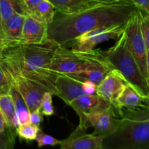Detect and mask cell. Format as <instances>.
<instances>
[{
    "label": "cell",
    "mask_w": 149,
    "mask_h": 149,
    "mask_svg": "<svg viewBox=\"0 0 149 149\" xmlns=\"http://www.w3.org/2000/svg\"><path fill=\"white\" fill-rule=\"evenodd\" d=\"M4 47V37H3V35L1 31H0V52L2 50L3 48Z\"/></svg>",
    "instance_id": "cell-33"
},
{
    "label": "cell",
    "mask_w": 149,
    "mask_h": 149,
    "mask_svg": "<svg viewBox=\"0 0 149 149\" xmlns=\"http://www.w3.org/2000/svg\"><path fill=\"white\" fill-rule=\"evenodd\" d=\"M97 84L90 80H84L82 82V88L84 94H95L97 90Z\"/></svg>",
    "instance_id": "cell-29"
},
{
    "label": "cell",
    "mask_w": 149,
    "mask_h": 149,
    "mask_svg": "<svg viewBox=\"0 0 149 149\" xmlns=\"http://www.w3.org/2000/svg\"><path fill=\"white\" fill-rule=\"evenodd\" d=\"M122 114V107L116 103H110L109 106L87 115V126L93 128L94 135L104 138L116 130L121 122Z\"/></svg>",
    "instance_id": "cell-7"
},
{
    "label": "cell",
    "mask_w": 149,
    "mask_h": 149,
    "mask_svg": "<svg viewBox=\"0 0 149 149\" xmlns=\"http://www.w3.org/2000/svg\"><path fill=\"white\" fill-rule=\"evenodd\" d=\"M27 15L16 14L9 19L2 30L4 47L20 42L25 18Z\"/></svg>",
    "instance_id": "cell-17"
},
{
    "label": "cell",
    "mask_w": 149,
    "mask_h": 149,
    "mask_svg": "<svg viewBox=\"0 0 149 149\" xmlns=\"http://www.w3.org/2000/svg\"><path fill=\"white\" fill-rule=\"evenodd\" d=\"M55 7L49 0H42L29 13V15L32 16L39 21L49 25L55 17Z\"/></svg>",
    "instance_id": "cell-21"
},
{
    "label": "cell",
    "mask_w": 149,
    "mask_h": 149,
    "mask_svg": "<svg viewBox=\"0 0 149 149\" xmlns=\"http://www.w3.org/2000/svg\"><path fill=\"white\" fill-rule=\"evenodd\" d=\"M35 141L37 143V146L39 148H41L42 146H55L60 145L61 143V141L57 140L54 137L51 135L45 134L42 132V130L39 132L37 134Z\"/></svg>",
    "instance_id": "cell-25"
},
{
    "label": "cell",
    "mask_w": 149,
    "mask_h": 149,
    "mask_svg": "<svg viewBox=\"0 0 149 149\" xmlns=\"http://www.w3.org/2000/svg\"><path fill=\"white\" fill-rule=\"evenodd\" d=\"M0 31H1V20H0ZM1 33H2V31H1Z\"/></svg>",
    "instance_id": "cell-36"
},
{
    "label": "cell",
    "mask_w": 149,
    "mask_h": 149,
    "mask_svg": "<svg viewBox=\"0 0 149 149\" xmlns=\"http://www.w3.org/2000/svg\"><path fill=\"white\" fill-rule=\"evenodd\" d=\"M146 61H147V69H148V81L149 84V49L147 48V56H146Z\"/></svg>",
    "instance_id": "cell-34"
},
{
    "label": "cell",
    "mask_w": 149,
    "mask_h": 149,
    "mask_svg": "<svg viewBox=\"0 0 149 149\" xmlns=\"http://www.w3.org/2000/svg\"><path fill=\"white\" fill-rule=\"evenodd\" d=\"M125 25L99 28L84 33L76 39L69 47L75 52H90L97 45L109 40H116L125 31Z\"/></svg>",
    "instance_id": "cell-8"
},
{
    "label": "cell",
    "mask_w": 149,
    "mask_h": 149,
    "mask_svg": "<svg viewBox=\"0 0 149 149\" xmlns=\"http://www.w3.org/2000/svg\"><path fill=\"white\" fill-rule=\"evenodd\" d=\"M29 119H30L31 123H33L34 125L40 126L41 123L44 120V115L41 112L40 109H38L30 112V117H29Z\"/></svg>",
    "instance_id": "cell-28"
},
{
    "label": "cell",
    "mask_w": 149,
    "mask_h": 149,
    "mask_svg": "<svg viewBox=\"0 0 149 149\" xmlns=\"http://www.w3.org/2000/svg\"><path fill=\"white\" fill-rule=\"evenodd\" d=\"M10 77L24 98L30 112L39 109L42 96L47 90L25 77L20 76H10Z\"/></svg>",
    "instance_id": "cell-10"
},
{
    "label": "cell",
    "mask_w": 149,
    "mask_h": 149,
    "mask_svg": "<svg viewBox=\"0 0 149 149\" xmlns=\"http://www.w3.org/2000/svg\"><path fill=\"white\" fill-rule=\"evenodd\" d=\"M130 1H132L137 6L138 10L143 12L149 16V0H130Z\"/></svg>",
    "instance_id": "cell-30"
},
{
    "label": "cell",
    "mask_w": 149,
    "mask_h": 149,
    "mask_svg": "<svg viewBox=\"0 0 149 149\" xmlns=\"http://www.w3.org/2000/svg\"><path fill=\"white\" fill-rule=\"evenodd\" d=\"M58 13L74 14L111 1L103 0H49Z\"/></svg>",
    "instance_id": "cell-15"
},
{
    "label": "cell",
    "mask_w": 149,
    "mask_h": 149,
    "mask_svg": "<svg viewBox=\"0 0 149 149\" xmlns=\"http://www.w3.org/2000/svg\"><path fill=\"white\" fill-rule=\"evenodd\" d=\"M47 24L27 15L25 18L20 42L39 44L47 39Z\"/></svg>",
    "instance_id": "cell-14"
},
{
    "label": "cell",
    "mask_w": 149,
    "mask_h": 149,
    "mask_svg": "<svg viewBox=\"0 0 149 149\" xmlns=\"http://www.w3.org/2000/svg\"><path fill=\"white\" fill-rule=\"evenodd\" d=\"M40 130V127L39 125L29 122L24 125H19L16 128L15 132L16 135L18 136L20 139L29 142V141H35L37 134Z\"/></svg>",
    "instance_id": "cell-22"
},
{
    "label": "cell",
    "mask_w": 149,
    "mask_h": 149,
    "mask_svg": "<svg viewBox=\"0 0 149 149\" xmlns=\"http://www.w3.org/2000/svg\"><path fill=\"white\" fill-rule=\"evenodd\" d=\"M58 46L49 39L39 44L8 45L0 52V65L8 75L32 80L56 95L55 81L58 74L52 72L49 66Z\"/></svg>",
    "instance_id": "cell-2"
},
{
    "label": "cell",
    "mask_w": 149,
    "mask_h": 149,
    "mask_svg": "<svg viewBox=\"0 0 149 149\" xmlns=\"http://www.w3.org/2000/svg\"><path fill=\"white\" fill-rule=\"evenodd\" d=\"M110 103L111 102L107 101L97 95L96 93L93 95H81L75 99L69 106L72 107L79 118V124L77 127L87 130L88 129L87 115L94 111L109 106Z\"/></svg>",
    "instance_id": "cell-9"
},
{
    "label": "cell",
    "mask_w": 149,
    "mask_h": 149,
    "mask_svg": "<svg viewBox=\"0 0 149 149\" xmlns=\"http://www.w3.org/2000/svg\"><path fill=\"white\" fill-rule=\"evenodd\" d=\"M116 103L120 107L126 109L149 108V97L141 94L136 88L127 83L118 97Z\"/></svg>",
    "instance_id": "cell-16"
},
{
    "label": "cell",
    "mask_w": 149,
    "mask_h": 149,
    "mask_svg": "<svg viewBox=\"0 0 149 149\" xmlns=\"http://www.w3.org/2000/svg\"><path fill=\"white\" fill-rule=\"evenodd\" d=\"M42 0H24V2L27 7L28 10H29V14L31 10H33L39 3H40Z\"/></svg>",
    "instance_id": "cell-31"
},
{
    "label": "cell",
    "mask_w": 149,
    "mask_h": 149,
    "mask_svg": "<svg viewBox=\"0 0 149 149\" xmlns=\"http://www.w3.org/2000/svg\"><path fill=\"white\" fill-rule=\"evenodd\" d=\"M77 127L66 139L61 141V149H103V137L86 133Z\"/></svg>",
    "instance_id": "cell-13"
},
{
    "label": "cell",
    "mask_w": 149,
    "mask_h": 149,
    "mask_svg": "<svg viewBox=\"0 0 149 149\" xmlns=\"http://www.w3.org/2000/svg\"><path fill=\"white\" fill-rule=\"evenodd\" d=\"M138 11H139L141 32H142L147 48L149 49V16L140 10H138Z\"/></svg>",
    "instance_id": "cell-26"
},
{
    "label": "cell",
    "mask_w": 149,
    "mask_h": 149,
    "mask_svg": "<svg viewBox=\"0 0 149 149\" xmlns=\"http://www.w3.org/2000/svg\"><path fill=\"white\" fill-rule=\"evenodd\" d=\"M103 53L112 67L122 74L127 82L133 86L141 94L149 97V84L130 52L125 31L122 36L116 39L114 45L103 51Z\"/></svg>",
    "instance_id": "cell-4"
},
{
    "label": "cell",
    "mask_w": 149,
    "mask_h": 149,
    "mask_svg": "<svg viewBox=\"0 0 149 149\" xmlns=\"http://www.w3.org/2000/svg\"><path fill=\"white\" fill-rule=\"evenodd\" d=\"M82 82V80L72 76L58 74L55 81L56 95L69 106L75 99L84 94Z\"/></svg>",
    "instance_id": "cell-12"
},
{
    "label": "cell",
    "mask_w": 149,
    "mask_h": 149,
    "mask_svg": "<svg viewBox=\"0 0 149 149\" xmlns=\"http://www.w3.org/2000/svg\"><path fill=\"white\" fill-rule=\"evenodd\" d=\"M116 130L103 138V149H149V108H122Z\"/></svg>",
    "instance_id": "cell-3"
},
{
    "label": "cell",
    "mask_w": 149,
    "mask_h": 149,
    "mask_svg": "<svg viewBox=\"0 0 149 149\" xmlns=\"http://www.w3.org/2000/svg\"><path fill=\"white\" fill-rule=\"evenodd\" d=\"M16 14L29 15V10L24 0H0L1 31L7 20Z\"/></svg>",
    "instance_id": "cell-18"
},
{
    "label": "cell",
    "mask_w": 149,
    "mask_h": 149,
    "mask_svg": "<svg viewBox=\"0 0 149 149\" xmlns=\"http://www.w3.org/2000/svg\"><path fill=\"white\" fill-rule=\"evenodd\" d=\"M103 57V51L100 49L75 52L59 45L54 52L49 69L56 74L70 75L86 69Z\"/></svg>",
    "instance_id": "cell-5"
},
{
    "label": "cell",
    "mask_w": 149,
    "mask_h": 149,
    "mask_svg": "<svg viewBox=\"0 0 149 149\" xmlns=\"http://www.w3.org/2000/svg\"><path fill=\"white\" fill-rule=\"evenodd\" d=\"M0 110L9 128L15 132L16 128L19 126V122L13 98L9 93L0 95Z\"/></svg>",
    "instance_id": "cell-19"
},
{
    "label": "cell",
    "mask_w": 149,
    "mask_h": 149,
    "mask_svg": "<svg viewBox=\"0 0 149 149\" xmlns=\"http://www.w3.org/2000/svg\"><path fill=\"white\" fill-rule=\"evenodd\" d=\"M127 84L116 69H112L97 86L96 94L107 101L116 103L118 97Z\"/></svg>",
    "instance_id": "cell-11"
},
{
    "label": "cell",
    "mask_w": 149,
    "mask_h": 149,
    "mask_svg": "<svg viewBox=\"0 0 149 149\" xmlns=\"http://www.w3.org/2000/svg\"><path fill=\"white\" fill-rule=\"evenodd\" d=\"M138 9L130 0H117L74 14L56 12L53 20L47 26V39L69 48L77 38L86 32L125 25Z\"/></svg>",
    "instance_id": "cell-1"
},
{
    "label": "cell",
    "mask_w": 149,
    "mask_h": 149,
    "mask_svg": "<svg viewBox=\"0 0 149 149\" xmlns=\"http://www.w3.org/2000/svg\"><path fill=\"white\" fill-rule=\"evenodd\" d=\"M12 82V79L0 65V95L9 93Z\"/></svg>",
    "instance_id": "cell-27"
},
{
    "label": "cell",
    "mask_w": 149,
    "mask_h": 149,
    "mask_svg": "<svg viewBox=\"0 0 149 149\" xmlns=\"http://www.w3.org/2000/svg\"><path fill=\"white\" fill-rule=\"evenodd\" d=\"M9 94L12 97L15 107L16 113H17V119H18L19 125H24L30 122V110L25 101L24 98L20 94L19 90L15 85L13 81L12 82Z\"/></svg>",
    "instance_id": "cell-20"
},
{
    "label": "cell",
    "mask_w": 149,
    "mask_h": 149,
    "mask_svg": "<svg viewBox=\"0 0 149 149\" xmlns=\"http://www.w3.org/2000/svg\"><path fill=\"white\" fill-rule=\"evenodd\" d=\"M8 130L10 129L9 128L7 122H6L5 119H4V116H3L2 113L0 110V132H4V131H7Z\"/></svg>",
    "instance_id": "cell-32"
},
{
    "label": "cell",
    "mask_w": 149,
    "mask_h": 149,
    "mask_svg": "<svg viewBox=\"0 0 149 149\" xmlns=\"http://www.w3.org/2000/svg\"><path fill=\"white\" fill-rule=\"evenodd\" d=\"M16 133L11 130L0 132V149H12L15 146Z\"/></svg>",
    "instance_id": "cell-24"
},
{
    "label": "cell",
    "mask_w": 149,
    "mask_h": 149,
    "mask_svg": "<svg viewBox=\"0 0 149 149\" xmlns=\"http://www.w3.org/2000/svg\"><path fill=\"white\" fill-rule=\"evenodd\" d=\"M52 95H53L50 92L46 91L42 96L39 109L45 116H51L55 113V109L52 104Z\"/></svg>",
    "instance_id": "cell-23"
},
{
    "label": "cell",
    "mask_w": 149,
    "mask_h": 149,
    "mask_svg": "<svg viewBox=\"0 0 149 149\" xmlns=\"http://www.w3.org/2000/svg\"><path fill=\"white\" fill-rule=\"evenodd\" d=\"M125 32L130 52L135 58L143 77L148 81L146 61L147 47L141 32L138 9L133 13L125 24Z\"/></svg>",
    "instance_id": "cell-6"
},
{
    "label": "cell",
    "mask_w": 149,
    "mask_h": 149,
    "mask_svg": "<svg viewBox=\"0 0 149 149\" xmlns=\"http://www.w3.org/2000/svg\"><path fill=\"white\" fill-rule=\"evenodd\" d=\"M103 1H117V0H103Z\"/></svg>",
    "instance_id": "cell-35"
}]
</instances>
